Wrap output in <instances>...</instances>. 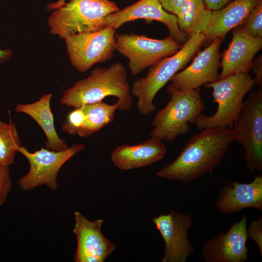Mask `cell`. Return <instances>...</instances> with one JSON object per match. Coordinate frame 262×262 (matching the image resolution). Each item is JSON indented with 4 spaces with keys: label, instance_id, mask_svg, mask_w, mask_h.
<instances>
[{
    "label": "cell",
    "instance_id": "1",
    "mask_svg": "<svg viewBox=\"0 0 262 262\" xmlns=\"http://www.w3.org/2000/svg\"><path fill=\"white\" fill-rule=\"evenodd\" d=\"M201 131L190 138L173 162L157 172V176L189 183L213 172L235 141L234 132L221 127Z\"/></svg>",
    "mask_w": 262,
    "mask_h": 262
},
{
    "label": "cell",
    "instance_id": "2",
    "mask_svg": "<svg viewBox=\"0 0 262 262\" xmlns=\"http://www.w3.org/2000/svg\"><path fill=\"white\" fill-rule=\"evenodd\" d=\"M108 96L117 98L118 110L126 112L131 108L132 96L127 72L120 62L94 69L88 77L77 81L64 92L60 103L75 108L101 101Z\"/></svg>",
    "mask_w": 262,
    "mask_h": 262
},
{
    "label": "cell",
    "instance_id": "3",
    "mask_svg": "<svg viewBox=\"0 0 262 262\" xmlns=\"http://www.w3.org/2000/svg\"><path fill=\"white\" fill-rule=\"evenodd\" d=\"M204 43L203 33L189 36L176 53L160 60L147 68L145 77L134 81L131 93L137 98V108L140 115L147 116L154 111L156 107L153 100L157 93L175 74L186 66Z\"/></svg>",
    "mask_w": 262,
    "mask_h": 262
},
{
    "label": "cell",
    "instance_id": "4",
    "mask_svg": "<svg viewBox=\"0 0 262 262\" xmlns=\"http://www.w3.org/2000/svg\"><path fill=\"white\" fill-rule=\"evenodd\" d=\"M166 91L170 95V99L153 118L149 136L172 142L189 131V124H193L202 113L205 104L199 88L180 91L170 83Z\"/></svg>",
    "mask_w": 262,
    "mask_h": 262
},
{
    "label": "cell",
    "instance_id": "5",
    "mask_svg": "<svg viewBox=\"0 0 262 262\" xmlns=\"http://www.w3.org/2000/svg\"><path fill=\"white\" fill-rule=\"evenodd\" d=\"M120 9L110 0H70L54 9L48 19L50 33L63 39L103 29L105 18Z\"/></svg>",
    "mask_w": 262,
    "mask_h": 262
},
{
    "label": "cell",
    "instance_id": "6",
    "mask_svg": "<svg viewBox=\"0 0 262 262\" xmlns=\"http://www.w3.org/2000/svg\"><path fill=\"white\" fill-rule=\"evenodd\" d=\"M254 84L249 73H239L204 84L213 89V101L217 104L212 115L200 114L194 121L197 129L202 130L211 127L231 129L243 105V99Z\"/></svg>",
    "mask_w": 262,
    "mask_h": 262
},
{
    "label": "cell",
    "instance_id": "7",
    "mask_svg": "<svg viewBox=\"0 0 262 262\" xmlns=\"http://www.w3.org/2000/svg\"><path fill=\"white\" fill-rule=\"evenodd\" d=\"M250 91L232 130L234 141L244 148L247 168L253 174L262 169V89Z\"/></svg>",
    "mask_w": 262,
    "mask_h": 262
},
{
    "label": "cell",
    "instance_id": "8",
    "mask_svg": "<svg viewBox=\"0 0 262 262\" xmlns=\"http://www.w3.org/2000/svg\"><path fill=\"white\" fill-rule=\"evenodd\" d=\"M85 147L84 144L75 143L64 151L41 148L32 153L22 146L17 147V152L26 158L30 165L28 172L18 180L17 184L24 191H31L43 185L53 190H57V176L61 167Z\"/></svg>",
    "mask_w": 262,
    "mask_h": 262
},
{
    "label": "cell",
    "instance_id": "9",
    "mask_svg": "<svg viewBox=\"0 0 262 262\" xmlns=\"http://www.w3.org/2000/svg\"><path fill=\"white\" fill-rule=\"evenodd\" d=\"M115 30L111 25L93 32H83L65 39L71 65L84 72L92 66L110 60L115 50Z\"/></svg>",
    "mask_w": 262,
    "mask_h": 262
},
{
    "label": "cell",
    "instance_id": "10",
    "mask_svg": "<svg viewBox=\"0 0 262 262\" xmlns=\"http://www.w3.org/2000/svg\"><path fill=\"white\" fill-rule=\"evenodd\" d=\"M115 50L129 60L131 73L136 75L164 57L176 53L182 45L170 35L163 39L134 33H115Z\"/></svg>",
    "mask_w": 262,
    "mask_h": 262
},
{
    "label": "cell",
    "instance_id": "11",
    "mask_svg": "<svg viewBox=\"0 0 262 262\" xmlns=\"http://www.w3.org/2000/svg\"><path fill=\"white\" fill-rule=\"evenodd\" d=\"M164 243L162 262H185L195 252L188 239V231L194 221L191 215L172 210L152 218Z\"/></svg>",
    "mask_w": 262,
    "mask_h": 262
},
{
    "label": "cell",
    "instance_id": "12",
    "mask_svg": "<svg viewBox=\"0 0 262 262\" xmlns=\"http://www.w3.org/2000/svg\"><path fill=\"white\" fill-rule=\"evenodd\" d=\"M224 39H214L210 45L197 53L188 67L175 74L170 79L173 86L177 90L185 91L218 81L222 56L219 49Z\"/></svg>",
    "mask_w": 262,
    "mask_h": 262
},
{
    "label": "cell",
    "instance_id": "13",
    "mask_svg": "<svg viewBox=\"0 0 262 262\" xmlns=\"http://www.w3.org/2000/svg\"><path fill=\"white\" fill-rule=\"evenodd\" d=\"M73 232L76 237V262H103L115 249V244L101 231L102 219L88 220L81 213H74Z\"/></svg>",
    "mask_w": 262,
    "mask_h": 262
},
{
    "label": "cell",
    "instance_id": "14",
    "mask_svg": "<svg viewBox=\"0 0 262 262\" xmlns=\"http://www.w3.org/2000/svg\"><path fill=\"white\" fill-rule=\"evenodd\" d=\"M247 221L245 214L239 222L231 224L226 232L209 238L201 250L205 262H245L248 260L246 246Z\"/></svg>",
    "mask_w": 262,
    "mask_h": 262
},
{
    "label": "cell",
    "instance_id": "15",
    "mask_svg": "<svg viewBox=\"0 0 262 262\" xmlns=\"http://www.w3.org/2000/svg\"><path fill=\"white\" fill-rule=\"evenodd\" d=\"M137 19L161 22L168 28L170 35L181 45L188 39L187 36L179 29L177 16L166 12L158 0H140L108 15L105 18V24L116 30L123 24Z\"/></svg>",
    "mask_w": 262,
    "mask_h": 262
},
{
    "label": "cell",
    "instance_id": "16",
    "mask_svg": "<svg viewBox=\"0 0 262 262\" xmlns=\"http://www.w3.org/2000/svg\"><path fill=\"white\" fill-rule=\"evenodd\" d=\"M232 36L221 56L219 80L234 74L249 73L254 56L262 48V37L252 36L240 26L233 29Z\"/></svg>",
    "mask_w": 262,
    "mask_h": 262
},
{
    "label": "cell",
    "instance_id": "17",
    "mask_svg": "<svg viewBox=\"0 0 262 262\" xmlns=\"http://www.w3.org/2000/svg\"><path fill=\"white\" fill-rule=\"evenodd\" d=\"M221 213L230 214L245 208L262 210V176H255L250 183L233 182L224 185L220 190L215 203Z\"/></svg>",
    "mask_w": 262,
    "mask_h": 262
},
{
    "label": "cell",
    "instance_id": "18",
    "mask_svg": "<svg viewBox=\"0 0 262 262\" xmlns=\"http://www.w3.org/2000/svg\"><path fill=\"white\" fill-rule=\"evenodd\" d=\"M167 148L162 141L155 137L135 145L117 146L112 152L111 159L120 170L145 167L161 160Z\"/></svg>",
    "mask_w": 262,
    "mask_h": 262
},
{
    "label": "cell",
    "instance_id": "19",
    "mask_svg": "<svg viewBox=\"0 0 262 262\" xmlns=\"http://www.w3.org/2000/svg\"><path fill=\"white\" fill-rule=\"evenodd\" d=\"M258 0H234L226 7L212 11L209 23L203 33L205 42L224 38L231 30L241 25Z\"/></svg>",
    "mask_w": 262,
    "mask_h": 262
},
{
    "label": "cell",
    "instance_id": "20",
    "mask_svg": "<svg viewBox=\"0 0 262 262\" xmlns=\"http://www.w3.org/2000/svg\"><path fill=\"white\" fill-rule=\"evenodd\" d=\"M52 94H47L33 103H19L15 108L17 113L25 114L34 119L46 136V147L54 151H61L69 148L66 142L60 138L55 129L54 118L50 108Z\"/></svg>",
    "mask_w": 262,
    "mask_h": 262
},
{
    "label": "cell",
    "instance_id": "21",
    "mask_svg": "<svg viewBox=\"0 0 262 262\" xmlns=\"http://www.w3.org/2000/svg\"><path fill=\"white\" fill-rule=\"evenodd\" d=\"M212 10L204 4L203 0H185L177 15L180 30L188 37L203 33L209 23Z\"/></svg>",
    "mask_w": 262,
    "mask_h": 262
},
{
    "label": "cell",
    "instance_id": "22",
    "mask_svg": "<svg viewBox=\"0 0 262 262\" xmlns=\"http://www.w3.org/2000/svg\"><path fill=\"white\" fill-rule=\"evenodd\" d=\"M82 106L85 113V119L78 134L82 137L92 135L112 123L116 110L119 109L117 101L110 105L101 101Z\"/></svg>",
    "mask_w": 262,
    "mask_h": 262
},
{
    "label": "cell",
    "instance_id": "23",
    "mask_svg": "<svg viewBox=\"0 0 262 262\" xmlns=\"http://www.w3.org/2000/svg\"><path fill=\"white\" fill-rule=\"evenodd\" d=\"M21 146L16 125L0 120V164L9 166L14 163L16 147Z\"/></svg>",
    "mask_w": 262,
    "mask_h": 262
},
{
    "label": "cell",
    "instance_id": "24",
    "mask_svg": "<svg viewBox=\"0 0 262 262\" xmlns=\"http://www.w3.org/2000/svg\"><path fill=\"white\" fill-rule=\"evenodd\" d=\"M239 26L252 36L262 37V0H258L255 7Z\"/></svg>",
    "mask_w": 262,
    "mask_h": 262
},
{
    "label": "cell",
    "instance_id": "25",
    "mask_svg": "<svg viewBox=\"0 0 262 262\" xmlns=\"http://www.w3.org/2000/svg\"><path fill=\"white\" fill-rule=\"evenodd\" d=\"M85 119V113L82 106L74 108L69 113L66 121L62 126L64 132L74 135L79 133L81 131Z\"/></svg>",
    "mask_w": 262,
    "mask_h": 262
},
{
    "label": "cell",
    "instance_id": "26",
    "mask_svg": "<svg viewBox=\"0 0 262 262\" xmlns=\"http://www.w3.org/2000/svg\"><path fill=\"white\" fill-rule=\"evenodd\" d=\"M12 188L9 166L0 164V207L7 201Z\"/></svg>",
    "mask_w": 262,
    "mask_h": 262
},
{
    "label": "cell",
    "instance_id": "27",
    "mask_svg": "<svg viewBox=\"0 0 262 262\" xmlns=\"http://www.w3.org/2000/svg\"><path fill=\"white\" fill-rule=\"evenodd\" d=\"M247 237L252 239L258 245L261 257H262V217L252 220L246 229Z\"/></svg>",
    "mask_w": 262,
    "mask_h": 262
},
{
    "label": "cell",
    "instance_id": "28",
    "mask_svg": "<svg viewBox=\"0 0 262 262\" xmlns=\"http://www.w3.org/2000/svg\"><path fill=\"white\" fill-rule=\"evenodd\" d=\"M252 72L255 75L253 79L254 84L262 88V55L257 58L252 62L251 68Z\"/></svg>",
    "mask_w": 262,
    "mask_h": 262
},
{
    "label": "cell",
    "instance_id": "29",
    "mask_svg": "<svg viewBox=\"0 0 262 262\" xmlns=\"http://www.w3.org/2000/svg\"><path fill=\"white\" fill-rule=\"evenodd\" d=\"M163 8L177 15L185 0H158Z\"/></svg>",
    "mask_w": 262,
    "mask_h": 262
},
{
    "label": "cell",
    "instance_id": "30",
    "mask_svg": "<svg viewBox=\"0 0 262 262\" xmlns=\"http://www.w3.org/2000/svg\"><path fill=\"white\" fill-rule=\"evenodd\" d=\"M232 0H203L206 6L212 11L222 8Z\"/></svg>",
    "mask_w": 262,
    "mask_h": 262
},
{
    "label": "cell",
    "instance_id": "31",
    "mask_svg": "<svg viewBox=\"0 0 262 262\" xmlns=\"http://www.w3.org/2000/svg\"><path fill=\"white\" fill-rule=\"evenodd\" d=\"M12 55V52L9 49H0V62L3 63L9 59Z\"/></svg>",
    "mask_w": 262,
    "mask_h": 262
},
{
    "label": "cell",
    "instance_id": "32",
    "mask_svg": "<svg viewBox=\"0 0 262 262\" xmlns=\"http://www.w3.org/2000/svg\"><path fill=\"white\" fill-rule=\"evenodd\" d=\"M65 2L66 0H59L57 2L50 4L49 8L52 9H56L61 7Z\"/></svg>",
    "mask_w": 262,
    "mask_h": 262
}]
</instances>
